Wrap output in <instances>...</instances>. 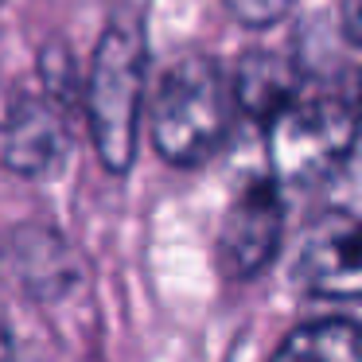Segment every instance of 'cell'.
I'll use <instances>...</instances> for the list:
<instances>
[{
    "mask_svg": "<svg viewBox=\"0 0 362 362\" xmlns=\"http://www.w3.org/2000/svg\"><path fill=\"white\" fill-rule=\"evenodd\" d=\"M269 125V164L284 183L327 180L358 141V117L339 98H292Z\"/></svg>",
    "mask_w": 362,
    "mask_h": 362,
    "instance_id": "3",
    "label": "cell"
},
{
    "mask_svg": "<svg viewBox=\"0 0 362 362\" xmlns=\"http://www.w3.org/2000/svg\"><path fill=\"white\" fill-rule=\"evenodd\" d=\"M292 0H226V8L234 12V20H242L245 28H269L288 12Z\"/></svg>",
    "mask_w": 362,
    "mask_h": 362,
    "instance_id": "9",
    "label": "cell"
},
{
    "mask_svg": "<svg viewBox=\"0 0 362 362\" xmlns=\"http://www.w3.org/2000/svg\"><path fill=\"white\" fill-rule=\"evenodd\" d=\"M234 117V90L222 66L187 55L168 66L152 98V141L175 168H199L222 148Z\"/></svg>",
    "mask_w": 362,
    "mask_h": 362,
    "instance_id": "1",
    "label": "cell"
},
{
    "mask_svg": "<svg viewBox=\"0 0 362 362\" xmlns=\"http://www.w3.org/2000/svg\"><path fill=\"white\" fill-rule=\"evenodd\" d=\"M343 28H346V35H351V43H358V47H362V0H346Z\"/></svg>",
    "mask_w": 362,
    "mask_h": 362,
    "instance_id": "10",
    "label": "cell"
},
{
    "mask_svg": "<svg viewBox=\"0 0 362 362\" xmlns=\"http://www.w3.org/2000/svg\"><path fill=\"white\" fill-rule=\"evenodd\" d=\"M273 362H362V323L354 320H315L296 327Z\"/></svg>",
    "mask_w": 362,
    "mask_h": 362,
    "instance_id": "8",
    "label": "cell"
},
{
    "mask_svg": "<svg viewBox=\"0 0 362 362\" xmlns=\"http://www.w3.org/2000/svg\"><path fill=\"white\" fill-rule=\"evenodd\" d=\"M66 125L47 98L8 94L0 102V160L20 175H51L66 160Z\"/></svg>",
    "mask_w": 362,
    "mask_h": 362,
    "instance_id": "6",
    "label": "cell"
},
{
    "mask_svg": "<svg viewBox=\"0 0 362 362\" xmlns=\"http://www.w3.org/2000/svg\"><path fill=\"white\" fill-rule=\"evenodd\" d=\"M284 230V203L273 180H253L234 195L218 234V257L230 276H253L273 261Z\"/></svg>",
    "mask_w": 362,
    "mask_h": 362,
    "instance_id": "5",
    "label": "cell"
},
{
    "mask_svg": "<svg viewBox=\"0 0 362 362\" xmlns=\"http://www.w3.org/2000/svg\"><path fill=\"white\" fill-rule=\"evenodd\" d=\"M230 90H234V105H242L245 113L269 121L292 98H300V74L288 59L257 51V55H245L238 63V74L230 82Z\"/></svg>",
    "mask_w": 362,
    "mask_h": 362,
    "instance_id": "7",
    "label": "cell"
},
{
    "mask_svg": "<svg viewBox=\"0 0 362 362\" xmlns=\"http://www.w3.org/2000/svg\"><path fill=\"white\" fill-rule=\"evenodd\" d=\"M144 102V40L133 24L105 28L86 78V121L98 160L125 175L136 160V125Z\"/></svg>",
    "mask_w": 362,
    "mask_h": 362,
    "instance_id": "2",
    "label": "cell"
},
{
    "mask_svg": "<svg viewBox=\"0 0 362 362\" xmlns=\"http://www.w3.org/2000/svg\"><path fill=\"white\" fill-rule=\"evenodd\" d=\"M358 98H362V78H358Z\"/></svg>",
    "mask_w": 362,
    "mask_h": 362,
    "instance_id": "11",
    "label": "cell"
},
{
    "mask_svg": "<svg viewBox=\"0 0 362 362\" xmlns=\"http://www.w3.org/2000/svg\"><path fill=\"white\" fill-rule=\"evenodd\" d=\"M296 281L327 300L362 296V218L331 211L312 222L296 257Z\"/></svg>",
    "mask_w": 362,
    "mask_h": 362,
    "instance_id": "4",
    "label": "cell"
}]
</instances>
